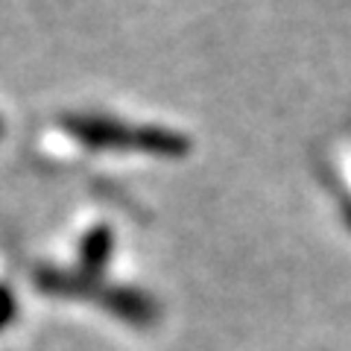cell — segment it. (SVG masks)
I'll return each mask as SVG.
<instances>
[{
	"label": "cell",
	"instance_id": "cell-1",
	"mask_svg": "<svg viewBox=\"0 0 351 351\" xmlns=\"http://www.w3.org/2000/svg\"><path fill=\"white\" fill-rule=\"evenodd\" d=\"M71 132L91 147H120V149H149V152H182L184 141L167 129H141L114 123V120H71Z\"/></svg>",
	"mask_w": 351,
	"mask_h": 351
}]
</instances>
